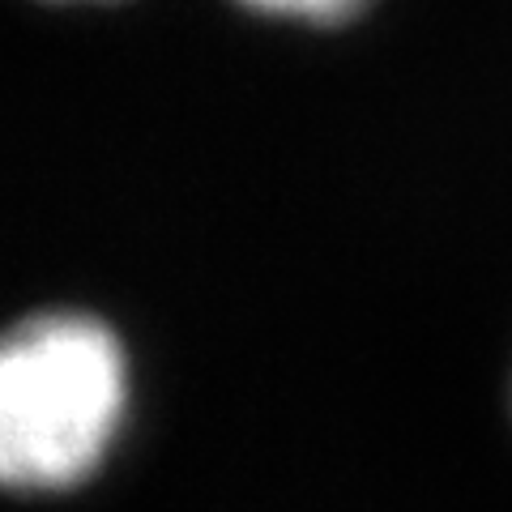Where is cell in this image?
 I'll list each match as a JSON object with an SVG mask.
<instances>
[{
  "mask_svg": "<svg viewBox=\"0 0 512 512\" xmlns=\"http://www.w3.org/2000/svg\"><path fill=\"white\" fill-rule=\"evenodd\" d=\"M124 414V355L77 312L30 316L0 355V470L13 487H69L99 466Z\"/></svg>",
  "mask_w": 512,
  "mask_h": 512,
  "instance_id": "obj_1",
  "label": "cell"
},
{
  "mask_svg": "<svg viewBox=\"0 0 512 512\" xmlns=\"http://www.w3.org/2000/svg\"><path fill=\"white\" fill-rule=\"evenodd\" d=\"M252 9H265V13H291V18H316V22H333V18H346L359 0H244Z\"/></svg>",
  "mask_w": 512,
  "mask_h": 512,
  "instance_id": "obj_2",
  "label": "cell"
}]
</instances>
